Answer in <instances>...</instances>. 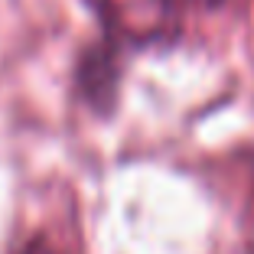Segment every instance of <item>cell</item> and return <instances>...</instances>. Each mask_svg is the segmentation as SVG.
<instances>
[{"instance_id":"6da1fadb","label":"cell","mask_w":254,"mask_h":254,"mask_svg":"<svg viewBox=\"0 0 254 254\" xmlns=\"http://www.w3.org/2000/svg\"><path fill=\"white\" fill-rule=\"evenodd\" d=\"M20 254H56V248H53V245H46V241L39 238V241H30V245L23 248Z\"/></svg>"}]
</instances>
